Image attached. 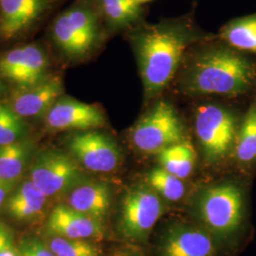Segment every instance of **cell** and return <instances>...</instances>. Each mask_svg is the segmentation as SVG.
<instances>
[{"instance_id":"17","label":"cell","mask_w":256,"mask_h":256,"mask_svg":"<svg viewBox=\"0 0 256 256\" xmlns=\"http://www.w3.org/2000/svg\"><path fill=\"white\" fill-rule=\"evenodd\" d=\"M48 198L30 180L21 183L10 196L5 210L12 220L30 222L37 220L45 210Z\"/></svg>"},{"instance_id":"27","label":"cell","mask_w":256,"mask_h":256,"mask_svg":"<svg viewBox=\"0 0 256 256\" xmlns=\"http://www.w3.org/2000/svg\"><path fill=\"white\" fill-rule=\"evenodd\" d=\"M10 247H14V234L8 225L0 221V252Z\"/></svg>"},{"instance_id":"33","label":"cell","mask_w":256,"mask_h":256,"mask_svg":"<svg viewBox=\"0 0 256 256\" xmlns=\"http://www.w3.org/2000/svg\"></svg>"},{"instance_id":"26","label":"cell","mask_w":256,"mask_h":256,"mask_svg":"<svg viewBox=\"0 0 256 256\" xmlns=\"http://www.w3.org/2000/svg\"><path fill=\"white\" fill-rule=\"evenodd\" d=\"M18 248L20 256H55L48 245L38 238H24Z\"/></svg>"},{"instance_id":"4","label":"cell","mask_w":256,"mask_h":256,"mask_svg":"<svg viewBox=\"0 0 256 256\" xmlns=\"http://www.w3.org/2000/svg\"><path fill=\"white\" fill-rule=\"evenodd\" d=\"M198 210L202 223L216 238L236 240L244 229L245 194L236 183L210 187L202 192Z\"/></svg>"},{"instance_id":"31","label":"cell","mask_w":256,"mask_h":256,"mask_svg":"<svg viewBox=\"0 0 256 256\" xmlns=\"http://www.w3.org/2000/svg\"><path fill=\"white\" fill-rule=\"evenodd\" d=\"M3 90H4V86H3L2 82L0 81V94L3 92Z\"/></svg>"},{"instance_id":"32","label":"cell","mask_w":256,"mask_h":256,"mask_svg":"<svg viewBox=\"0 0 256 256\" xmlns=\"http://www.w3.org/2000/svg\"><path fill=\"white\" fill-rule=\"evenodd\" d=\"M140 256L137 254H128V256Z\"/></svg>"},{"instance_id":"24","label":"cell","mask_w":256,"mask_h":256,"mask_svg":"<svg viewBox=\"0 0 256 256\" xmlns=\"http://www.w3.org/2000/svg\"><path fill=\"white\" fill-rule=\"evenodd\" d=\"M150 186L169 202L180 200L185 194L182 180L160 167L152 170L147 176Z\"/></svg>"},{"instance_id":"7","label":"cell","mask_w":256,"mask_h":256,"mask_svg":"<svg viewBox=\"0 0 256 256\" xmlns=\"http://www.w3.org/2000/svg\"><path fill=\"white\" fill-rule=\"evenodd\" d=\"M30 180L48 198L72 191L84 182V176L74 158L63 151L50 149L34 160Z\"/></svg>"},{"instance_id":"6","label":"cell","mask_w":256,"mask_h":256,"mask_svg":"<svg viewBox=\"0 0 256 256\" xmlns=\"http://www.w3.org/2000/svg\"><path fill=\"white\" fill-rule=\"evenodd\" d=\"M182 122L169 102H158L138 122L132 142L140 152L158 154L168 147L184 142Z\"/></svg>"},{"instance_id":"2","label":"cell","mask_w":256,"mask_h":256,"mask_svg":"<svg viewBox=\"0 0 256 256\" xmlns=\"http://www.w3.org/2000/svg\"><path fill=\"white\" fill-rule=\"evenodd\" d=\"M196 45L186 56L183 90L194 96L238 98L256 86V58L240 52L220 39Z\"/></svg>"},{"instance_id":"30","label":"cell","mask_w":256,"mask_h":256,"mask_svg":"<svg viewBox=\"0 0 256 256\" xmlns=\"http://www.w3.org/2000/svg\"><path fill=\"white\" fill-rule=\"evenodd\" d=\"M138 4H140V5H142V4H144V3H147V2H150V1H152V0H136Z\"/></svg>"},{"instance_id":"9","label":"cell","mask_w":256,"mask_h":256,"mask_svg":"<svg viewBox=\"0 0 256 256\" xmlns=\"http://www.w3.org/2000/svg\"><path fill=\"white\" fill-rule=\"evenodd\" d=\"M68 149L79 164L95 173L112 172L120 162L118 144L97 131L75 134L68 142Z\"/></svg>"},{"instance_id":"23","label":"cell","mask_w":256,"mask_h":256,"mask_svg":"<svg viewBox=\"0 0 256 256\" xmlns=\"http://www.w3.org/2000/svg\"><path fill=\"white\" fill-rule=\"evenodd\" d=\"M26 134L27 126L23 118L10 106L0 104V146L21 140Z\"/></svg>"},{"instance_id":"16","label":"cell","mask_w":256,"mask_h":256,"mask_svg":"<svg viewBox=\"0 0 256 256\" xmlns=\"http://www.w3.org/2000/svg\"><path fill=\"white\" fill-rule=\"evenodd\" d=\"M68 205L102 222L111 206V191L102 182H82L68 192Z\"/></svg>"},{"instance_id":"13","label":"cell","mask_w":256,"mask_h":256,"mask_svg":"<svg viewBox=\"0 0 256 256\" xmlns=\"http://www.w3.org/2000/svg\"><path fill=\"white\" fill-rule=\"evenodd\" d=\"M50 0H0V38L16 39L44 16Z\"/></svg>"},{"instance_id":"15","label":"cell","mask_w":256,"mask_h":256,"mask_svg":"<svg viewBox=\"0 0 256 256\" xmlns=\"http://www.w3.org/2000/svg\"><path fill=\"white\" fill-rule=\"evenodd\" d=\"M160 256H216V248L207 232L188 226H174L162 239Z\"/></svg>"},{"instance_id":"10","label":"cell","mask_w":256,"mask_h":256,"mask_svg":"<svg viewBox=\"0 0 256 256\" xmlns=\"http://www.w3.org/2000/svg\"><path fill=\"white\" fill-rule=\"evenodd\" d=\"M48 60L44 50L36 45L12 48L0 57V76L26 88L46 79Z\"/></svg>"},{"instance_id":"20","label":"cell","mask_w":256,"mask_h":256,"mask_svg":"<svg viewBox=\"0 0 256 256\" xmlns=\"http://www.w3.org/2000/svg\"><path fill=\"white\" fill-rule=\"evenodd\" d=\"M34 151V144L25 138L9 146H0V178L10 182H19L32 158Z\"/></svg>"},{"instance_id":"3","label":"cell","mask_w":256,"mask_h":256,"mask_svg":"<svg viewBox=\"0 0 256 256\" xmlns=\"http://www.w3.org/2000/svg\"><path fill=\"white\" fill-rule=\"evenodd\" d=\"M52 34L55 45L68 59L84 61L101 46L104 28L98 12L88 4H79L56 18Z\"/></svg>"},{"instance_id":"18","label":"cell","mask_w":256,"mask_h":256,"mask_svg":"<svg viewBox=\"0 0 256 256\" xmlns=\"http://www.w3.org/2000/svg\"><path fill=\"white\" fill-rule=\"evenodd\" d=\"M100 14L115 30H132L142 23L144 10L136 0H98Z\"/></svg>"},{"instance_id":"25","label":"cell","mask_w":256,"mask_h":256,"mask_svg":"<svg viewBox=\"0 0 256 256\" xmlns=\"http://www.w3.org/2000/svg\"><path fill=\"white\" fill-rule=\"evenodd\" d=\"M48 247L55 256H99V248L88 240L52 236Z\"/></svg>"},{"instance_id":"12","label":"cell","mask_w":256,"mask_h":256,"mask_svg":"<svg viewBox=\"0 0 256 256\" xmlns=\"http://www.w3.org/2000/svg\"><path fill=\"white\" fill-rule=\"evenodd\" d=\"M64 92L59 76H48L42 82L26 88H18L10 99V108L22 118L46 115Z\"/></svg>"},{"instance_id":"28","label":"cell","mask_w":256,"mask_h":256,"mask_svg":"<svg viewBox=\"0 0 256 256\" xmlns=\"http://www.w3.org/2000/svg\"><path fill=\"white\" fill-rule=\"evenodd\" d=\"M18 183L10 182L0 178V210L5 207L10 196L16 190Z\"/></svg>"},{"instance_id":"21","label":"cell","mask_w":256,"mask_h":256,"mask_svg":"<svg viewBox=\"0 0 256 256\" xmlns=\"http://www.w3.org/2000/svg\"><path fill=\"white\" fill-rule=\"evenodd\" d=\"M158 155L162 168L180 180L188 178L194 170L196 152L188 142L168 147Z\"/></svg>"},{"instance_id":"14","label":"cell","mask_w":256,"mask_h":256,"mask_svg":"<svg viewBox=\"0 0 256 256\" xmlns=\"http://www.w3.org/2000/svg\"><path fill=\"white\" fill-rule=\"evenodd\" d=\"M46 230L50 236L90 240L102 239L104 236L102 222L66 204H60L52 212Z\"/></svg>"},{"instance_id":"8","label":"cell","mask_w":256,"mask_h":256,"mask_svg":"<svg viewBox=\"0 0 256 256\" xmlns=\"http://www.w3.org/2000/svg\"><path fill=\"white\" fill-rule=\"evenodd\" d=\"M162 203L155 192L138 186L128 192L122 207L120 232L134 242H144L162 214Z\"/></svg>"},{"instance_id":"29","label":"cell","mask_w":256,"mask_h":256,"mask_svg":"<svg viewBox=\"0 0 256 256\" xmlns=\"http://www.w3.org/2000/svg\"><path fill=\"white\" fill-rule=\"evenodd\" d=\"M0 256H20L18 248L16 247L7 248L0 252Z\"/></svg>"},{"instance_id":"5","label":"cell","mask_w":256,"mask_h":256,"mask_svg":"<svg viewBox=\"0 0 256 256\" xmlns=\"http://www.w3.org/2000/svg\"><path fill=\"white\" fill-rule=\"evenodd\" d=\"M240 124L238 114L224 106L207 104L196 110V133L207 160L218 162L234 152Z\"/></svg>"},{"instance_id":"19","label":"cell","mask_w":256,"mask_h":256,"mask_svg":"<svg viewBox=\"0 0 256 256\" xmlns=\"http://www.w3.org/2000/svg\"><path fill=\"white\" fill-rule=\"evenodd\" d=\"M220 39L238 52L256 58V14L230 20L220 30Z\"/></svg>"},{"instance_id":"11","label":"cell","mask_w":256,"mask_h":256,"mask_svg":"<svg viewBox=\"0 0 256 256\" xmlns=\"http://www.w3.org/2000/svg\"><path fill=\"white\" fill-rule=\"evenodd\" d=\"M46 126L52 131H90L106 124V119L100 108L61 97L46 113Z\"/></svg>"},{"instance_id":"1","label":"cell","mask_w":256,"mask_h":256,"mask_svg":"<svg viewBox=\"0 0 256 256\" xmlns=\"http://www.w3.org/2000/svg\"><path fill=\"white\" fill-rule=\"evenodd\" d=\"M129 37L147 99L164 92L192 48L210 38L187 18L140 23L131 30Z\"/></svg>"},{"instance_id":"22","label":"cell","mask_w":256,"mask_h":256,"mask_svg":"<svg viewBox=\"0 0 256 256\" xmlns=\"http://www.w3.org/2000/svg\"><path fill=\"white\" fill-rule=\"evenodd\" d=\"M234 155L242 165L256 162V104H252L241 120Z\"/></svg>"}]
</instances>
